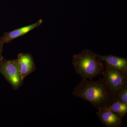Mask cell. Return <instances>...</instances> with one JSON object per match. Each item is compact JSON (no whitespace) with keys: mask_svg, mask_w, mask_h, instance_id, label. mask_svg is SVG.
Returning <instances> with one entry per match:
<instances>
[{"mask_svg":"<svg viewBox=\"0 0 127 127\" xmlns=\"http://www.w3.org/2000/svg\"><path fill=\"white\" fill-rule=\"evenodd\" d=\"M72 94L88 102L97 110L106 107L113 101L103 78L96 81L82 79L75 87Z\"/></svg>","mask_w":127,"mask_h":127,"instance_id":"1","label":"cell"},{"mask_svg":"<svg viewBox=\"0 0 127 127\" xmlns=\"http://www.w3.org/2000/svg\"><path fill=\"white\" fill-rule=\"evenodd\" d=\"M72 63L77 74L82 79H92L101 73L104 67L95 52L85 49L73 56Z\"/></svg>","mask_w":127,"mask_h":127,"instance_id":"2","label":"cell"},{"mask_svg":"<svg viewBox=\"0 0 127 127\" xmlns=\"http://www.w3.org/2000/svg\"><path fill=\"white\" fill-rule=\"evenodd\" d=\"M101 73L108 87L110 95L113 100L117 92L127 84V75L106 63Z\"/></svg>","mask_w":127,"mask_h":127,"instance_id":"3","label":"cell"},{"mask_svg":"<svg viewBox=\"0 0 127 127\" xmlns=\"http://www.w3.org/2000/svg\"><path fill=\"white\" fill-rule=\"evenodd\" d=\"M0 73L11 85L14 90L18 89L23 84V79L19 71L17 59L0 61Z\"/></svg>","mask_w":127,"mask_h":127,"instance_id":"4","label":"cell"},{"mask_svg":"<svg viewBox=\"0 0 127 127\" xmlns=\"http://www.w3.org/2000/svg\"><path fill=\"white\" fill-rule=\"evenodd\" d=\"M96 114L102 124L107 127H121L123 117L107 107L98 109Z\"/></svg>","mask_w":127,"mask_h":127,"instance_id":"5","label":"cell"},{"mask_svg":"<svg viewBox=\"0 0 127 127\" xmlns=\"http://www.w3.org/2000/svg\"><path fill=\"white\" fill-rule=\"evenodd\" d=\"M18 66L23 80L36 70V66L30 53H19L17 58Z\"/></svg>","mask_w":127,"mask_h":127,"instance_id":"6","label":"cell"},{"mask_svg":"<svg viewBox=\"0 0 127 127\" xmlns=\"http://www.w3.org/2000/svg\"><path fill=\"white\" fill-rule=\"evenodd\" d=\"M42 22L43 20L40 19L32 25L21 28L12 31L5 32L3 36L0 37V42L3 44L8 43L14 39L22 36L38 27Z\"/></svg>","mask_w":127,"mask_h":127,"instance_id":"7","label":"cell"},{"mask_svg":"<svg viewBox=\"0 0 127 127\" xmlns=\"http://www.w3.org/2000/svg\"><path fill=\"white\" fill-rule=\"evenodd\" d=\"M97 58L100 61L105 63L113 68L122 71L127 75V59L124 58L112 55L102 56L96 54Z\"/></svg>","mask_w":127,"mask_h":127,"instance_id":"8","label":"cell"},{"mask_svg":"<svg viewBox=\"0 0 127 127\" xmlns=\"http://www.w3.org/2000/svg\"><path fill=\"white\" fill-rule=\"evenodd\" d=\"M106 107L123 117L127 114V104L118 101H113Z\"/></svg>","mask_w":127,"mask_h":127,"instance_id":"9","label":"cell"},{"mask_svg":"<svg viewBox=\"0 0 127 127\" xmlns=\"http://www.w3.org/2000/svg\"><path fill=\"white\" fill-rule=\"evenodd\" d=\"M113 101H118L127 104V84L117 92L114 97Z\"/></svg>","mask_w":127,"mask_h":127,"instance_id":"10","label":"cell"},{"mask_svg":"<svg viewBox=\"0 0 127 127\" xmlns=\"http://www.w3.org/2000/svg\"><path fill=\"white\" fill-rule=\"evenodd\" d=\"M3 45L4 44L0 42V61L4 58L2 55V53L3 51Z\"/></svg>","mask_w":127,"mask_h":127,"instance_id":"11","label":"cell"}]
</instances>
